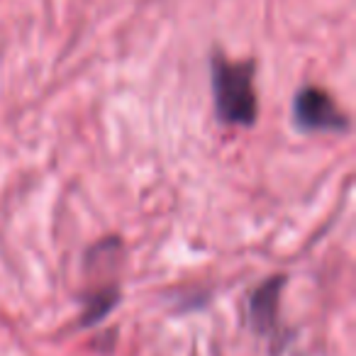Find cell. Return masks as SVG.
Listing matches in <instances>:
<instances>
[{
	"instance_id": "277c9868",
	"label": "cell",
	"mask_w": 356,
	"mask_h": 356,
	"mask_svg": "<svg viewBox=\"0 0 356 356\" xmlns=\"http://www.w3.org/2000/svg\"><path fill=\"white\" fill-rule=\"evenodd\" d=\"M120 302V291L115 286L110 288H100V291L86 296V305H83V315H81V325L90 327L98 325L110 310Z\"/></svg>"
},
{
	"instance_id": "3957f363",
	"label": "cell",
	"mask_w": 356,
	"mask_h": 356,
	"mask_svg": "<svg viewBox=\"0 0 356 356\" xmlns=\"http://www.w3.org/2000/svg\"><path fill=\"white\" fill-rule=\"evenodd\" d=\"M283 286H286V276L276 273V276L266 278L261 286L254 288L249 296V322L257 334L268 337L276 332Z\"/></svg>"
},
{
	"instance_id": "7a4b0ae2",
	"label": "cell",
	"mask_w": 356,
	"mask_h": 356,
	"mask_svg": "<svg viewBox=\"0 0 356 356\" xmlns=\"http://www.w3.org/2000/svg\"><path fill=\"white\" fill-rule=\"evenodd\" d=\"M293 122L302 132H349V118L337 108L332 95L317 86H305L296 93Z\"/></svg>"
},
{
	"instance_id": "6da1fadb",
	"label": "cell",
	"mask_w": 356,
	"mask_h": 356,
	"mask_svg": "<svg viewBox=\"0 0 356 356\" xmlns=\"http://www.w3.org/2000/svg\"><path fill=\"white\" fill-rule=\"evenodd\" d=\"M257 64L247 61H229L222 51H215L210 61V79H213V98L218 120L225 124L252 127L257 122L259 105L254 90Z\"/></svg>"
}]
</instances>
